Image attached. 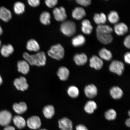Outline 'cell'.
<instances>
[{
    "label": "cell",
    "mask_w": 130,
    "mask_h": 130,
    "mask_svg": "<svg viewBox=\"0 0 130 130\" xmlns=\"http://www.w3.org/2000/svg\"><path fill=\"white\" fill-rule=\"evenodd\" d=\"M76 2L77 4L85 7L89 6L91 3L90 0H77Z\"/></svg>",
    "instance_id": "36"
},
{
    "label": "cell",
    "mask_w": 130,
    "mask_h": 130,
    "mask_svg": "<svg viewBox=\"0 0 130 130\" xmlns=\"http://www.w3.org/2000/svg\"><path fill=\"white\" fill-rule=\"evenodd\" d=\"M99 54L101 59L107 61H109L112 58L111 52L105 48H103L99 52Z\"/></svg>",
    "instance_id": "26"
},
{
    "label": "cell",
    "mask_w": 130,
    "mask_h": 130,
    "mask_svg": "<svg viewBox=\"0 0 130 130\" xmlns=\"http://www.w3.org/2000/svg\"><path fill=\"white\" fill-rule=\"evenodd\" d=\"M3 33V30L2 28L0 25V36L2 35Z\"/></svg>",
    "instance_id": "44"
},
{
    "label": "cell",
    "mask_w": 130,
    "mask_h": 130,
    "mask_svg": "<svg viewBox=\"0 0 130 130\" xmlns=\"http://www.w3.org/2000/svg\"><path fill=\"white\" fill-rule=\"evenodd\" d=\"M76 130H88L86 127L83 124H79L76 126Z\"/></svg>",
    "instance_id": "41"
},
{
    "label": "cell",
    "mask_w": 130,
    "mask_h": 130,
    "mask_svg": "<svg viewBox=\"0 0 130 130\" xmlns=\"http://www.w3.org/2000/svg\"><path fill=\"white\" fill-rule=\"evenodd\" d=\"M97 39L102 43L108 44L111 43L113 37L111 34L106 33H96Z\"/></svg>",
    "instance_id": "12"
},
{
    "label": "cell",
    "mask_w": 130,
    "mask_h": 130,
    "mask_svg": "<svg viewBox=\"0 0 130 130\" xmlns=\"http://www.w3.org/2000/svg\"><path fill=\"white\" fill-rule=\"evenodd\" d=\"M39 130H47L46 129H41Z\"/></svg>",
    "instance_id": "48"
},
{
    "label": "cell",
    "mask_w": 130,
    "mask_h": 130,
    "mask_svg": "<svg viewBox=\"0 0 130 130\" xmlns=\"http://www.w3.org/2000/svg\"><path fill=\"white\" fill-rule=\"evenodd\" d=\"M110 93L112 98L115 100L121 99L123 95V92L119 87L115 86L112 87L110 90Z\"/></svg>",
    "instance_id": "15"
},
{
    "label": "cell",
    "mask_w": 130,
    "mask_h": 130,
    "mask_svg": "<svg viewBox=\"0 0 130 130\" xmlns=\"http://www.w3.org/2000/svg\"><path fill=\"white\" fill-rule=\"evenodd\" d=\"M12 18L10 11L6 8L2 6L0 7V19L5 22H8Z\"/></svg>",
    "instance_id": "14"
},
{
    "label": "cell",
    "mask_w": 130,
    "mask_h": 130,
    "mask_svg": "<svg viewBox=\"0 0 130 130\" xmlns=\"http://www.w3.org/2000/svg\"><path fill=\"white\" fill-rule=\"evenodd\" d=\"M58 1L57 0H47L45 2L47 6L50 8H53L57 4Z\"/></svg>",
    "instance_id": "37"
},
{
    "label": "cell",
    "mask_w": 130,
    "mask_h": 130,
    "mask_svg": "<svg viewBox=\"0 0 130 130\" xmlns=\"http://www.w3.org/2000/svg\"><path fill=\"white\" fill-rule=\"evenodd\" d=\"M108 19L109 22L112 24H116L119 20V17L117 12L112 11L108 14Z\"/></svg>",
    "instance_id": "32"
},
{
    "label": "cell",
    "mask_w": 130,
    "mask_h": 130,
    "mask_svg": "<svg viewBox=\"0 0 130 130\" xmlns=\"http://www.w3.org/2000/svg\"><path fill=\"white\" fill-rule=\"evenodd\" d=\"M1 40H0V47H1Z\"/></svg>",
    "instance_id": "46"
},
{
    "label": "cell",
    "mask_w": 130,
    "mask_h": 130,
    "mask_svg": "<svg viewBox=\"0 0 130 130\" xmlns=\"http://www.w3.org/2000/svg\"><path fill=\"white\" fill-rule=\"evenodd\" d=\"M104 63L102 60L99 57L96 56H92L90 59V66L96 70L102 69Z\"/></svg>",
    "instance_id": "11"
},
{
    "label": "cell",
    "mask_w": 130,
    "mask_h": 130,
    "mask_svg": "<svg viewBox=\"0 0 130 130\" xmlns=\"http://www.w3.org/2000/svg\"><path fill=\"white\" fill-rule=\"evenodd\" d=\"M14 51L13 47L11 44L3 45L1 49V54L5 57H8L9 56L12 54Z\"/></svg>",
    "instance_id": "23"
},
{
    "label": "cell",
    "mask_w": 130,
    "mask_h": 130,
    "mask_svg": "<svg viewBox=\"0 0 130 130\" xmlns=\"http://www.w3.org/2000/svg\"><path fill=\"white\" fill-rule=\"evenodd\" d=\"M18 71L24 74H26L30 71V66L28 63L24 60L19 61L17 64Z\"/></svg>",
    "instance_id": "19"
},
{
    "label": "cell",
    "mask_w": 130,
    "mask_h": 130,
    "mask_svg": "<svg viewBox=\"0 0 130 130\" xmlns=\"http://www.w3.org/2000/svg\"><path fill=\"white\" fill-rule=\"evenodd\" d=\"M27 124L28 127L30 129H37L40 128L41 126V121L38 116H32L27 119Z\"/></svg>",
    "instance_id": "6"
},
{
    "label": "cell",
    "mask_w": 130,
    "mask_h": 130,
    "mask_svg": "<svg viewBox=\"0 0 130 130\" xmlns=\"http://www.w3.org/2000/svg\"><path fill=\"white\" fill-rule=\"evenodd\" d=\"M130 35H129L127 36L125 39L124 41V44L126 48H129L130 47Z\"/></svg>",
    "instance_id": "39"
},
{
    "label": "cell",
    "mask_w": 130,
    "mask_h": 130,
    "mask_svg": "<svg viewBox=\"0 0 130 130\" xmlns=\"http://www.w3.org/2000/svg\"><path fill=\"white\" fill-rule=\"evenodd\" d=\"M23 57L26 61L31 66H43L46 63V56L43 52H40L36 54L32 55L25 53H24Z\"/></svg>",
    "instance_id": "1"
},
{
    "label": "cell",
    "mask_w": 130,
    "mask_h": 130,
    "mask_svg": "<svg viewBox=\"0 0 130 130\" xmlns=\"http://www.w3.org/2000/svg\"><path fill=\"white\" fill-rule=\"evenodd\" d=\"M13 109L16 113L20 115L25 113L27 110L26 104L24 102L14 104L13 106Z\"/></svg>",
    "instance_id": "20"
},
{
    "label": "cell",
    "mask_w": 130,
    "mask_h": 130,
    "mask_svg": "<svg viewBox=\"0 0 130 130\" xmlns=\"http://www.w3.org/2000/svg\"><path fill=\"white\" fill-rule=\"evenodd\" d=\"M84 92L87 97L92 99L96 96L98 90L96 86L93 84H91L86 86Z\"/></svg>",
    "instance_id": "9"
},
{
    "label": "cell",
    "mask_w": 130,
    "mask_h": 130,
    "mask_svg": "<svg viewBox=\"0 0 130 130\" xmlns=\"http://www.w3.org/2000/svg\"><path fill=\"white\" fill-rule=\"evenodd\" d=\"M27 48L29 51L37 52L39 50L40 47L36 40L31 39L27 42Z\"/></svg>",
    "instance_id": "28"
},
{
    "label": "cell",
    "mask_w": 130,
    "mask_h": 130,
    "mask_svg": "<svg viewBox=\"0 0 130 130\" xmlns=\"http://www.w3.org/2000/svg\"><path fill=\"white\" fill-rule=\"evenodd\" d=\"M86 15V11L83 8L81 7H77L75 8L72 12L73 18L77 20H80Z\"/></svg>",
    "instance_id": "16"
},
{
    "label": "cell",
    "mask_w": 130,
    "mask_h": 130,
    "mask_svg": "<svg viewBox=\"0 0 130 130\" xmlns=\"http://www.w3.org/2000/svg\"><path fill=\"white\" fill-rule=\"evenodd\" d=\"M25 6L23 3L21 2H16L14 5V10L16 14H20L25 11Z\"/></svg>",
    "instance_id": "34"
},
{
    "label": "cell",
    "mask_w": 130,
    "mask_h": 130,
    "mask_svg": "<svg viewBox=\"0 0 130 130\" xmlns=\"http://www.w3.org/2000/svg\"><path fill=\"white\" fill-rule=\"evenodd\" d=\"M125 123L127 126L129 127L130 126V120L129 118L127 119L125 122Z\"/></svg>",
    "instance_id": "43"
},
{
    "label": "cell",
    "mask_w": 130,
    "mask_h": 130,
    "mask_svg": "<svg viewBox=\"0 0 130 130\" xmlns=\"http://www.w3.org/2000/svg\"><path fill=\"white\" fill-rule=\"evenodd\" d=\"M28 4L32 7H36L40 5V2L39 0H28Z\"/></svg>",
    "instance_id": "38"
},
{
    "label": "cell",
    "mask_w": 130,
    "mask_h": 130,
    "mask_svg": "<svg viewBox=\"0 0 130 130\" xmlns=\"http://www.w3.org/2000/svg\"><path fill=\"white\" fill-rule=\"evenodd\" d=\"M53 13L55 19L59 22H63L67 17L66 9L63 7L55 8L53 11Z\"/></svg>",
    "instance_id": "7"
},
{
    "label": "cell",
    "mask_w": 130,
    "mask_h": 130,
    "mask_svg": "<svg viewBox=\"0 0 130 130\" xmlns=\"http://www.w3.org/2000/svg\"><path fill=\"white\" fill-rule=\"evenodd\" d=\"M81 24V30L84 34L89 35L92 33L93 30V27L89 20L88 19H84L82 21Z\"/></svg>",
    "instance_id": "21"
},
{
    "label": "cell",
    "mask_w": 130,
    "mask_h": 130,
    "mask_svg": "<svg viewBox=\"0 0 130 130\" xmlns=\"http://www.w3.org/2000/svg\"><path fill=\"white\" fill-rule=\"evenodd\" d=\"M74 59L76 64L77 66H82L85 64L87 62L88 58L85 54H77L74 55Z\"/></svg>",
    "instance_id": "18"
},
{
    "label": "cell",
    "mask_w": 130,
    "mask_h": 130,
    "mask_svg": "<svg viewBox=\"0 0 130 130\" xmlns=\"http://www.w3.org/2000/svg\"><path fill=\"white\" fill-rule=\"evenodd\" d=\"M130 111L129 110V112H128V114H129V116H130Z\"/></svg>",
    "instance_id": "47"
},
{
    "label": "cell",
    "mask_w": 130,
    "mask_h": 130,
    "mask_svg": "<svg viewBox=\"0 0 130 130\" xmlns=\"http://www.w3.org/2000/svg\"><path fill=\"white\" fill-rule=\"evenodd\" d=\"M57 74L61 80L65 81L67 80L70 75V71L67 68L61 67L58 69Z\"/></svg>",
    "instance_id": "17"
},
{
    "label": "cell",
    "mask_w": 130,
    "mask_h": 130,
    "mask_svg": "<svg viewBox=\"0 0 130 130\" xmlns=\"http://www.w3.org/2000/svg\"><path fill=\"white\" fill-rule=\"evenodd\" d=\"M60 30L62 32L64 35L68 37L72 36L76 32V24L72 21H66L61 24Z\"/></svg>",
    "instance_id": "3"
},
{
    "label": "cell",
    "mask_w": 130,
    "mask_h": 130,
    "mask_svg": "<svg viewBox=\"0 0 130 130\" xmlns=\"http://www.w3.org/2000/svg\"><path fill=\"white\" fill-rule=\"evenodd\" d=\"M67 93L70 97L73 98H76L79 96V91L77 87L71 86L68 88Z\"/></svg>",
    "instance_id": "31"
},
{
    "label": "cell",
    "mask_w": 130,
    "mask_h": 130,
    "mask_svg": "<svg viewBox=\"0 0 130 130\" xmlns=\"http://www.w3.org/2000/svg\"><path fill=\"white\" fill-rule=\"evenodd\" d=\"M4 130H15V129L14 127L9 125L6 126Z\"/></svg>",
    "instance_id": "42"
},
{
    "label": "cell",
    "mask_w": 130,
    "mask_h": 130,
    "mask_svg": "<svg viewBox=\"0 0 130 130\" xmlns=\"http://www.w3.org/2000/svg\"><path fill=\"white\" fill-rule=\"evenodd\" d=\"M97 108L96 103L93 101L89 100L86 103L84 107V110L86 113L92 114L94 112Z\"/></svg>",
    "instance_id": "24"
},
{
    "label": "cell",
    "mask_w": 130,
    "mask_h": 130,
    "mask_svg": "<svg viewBox=\"0 0 130 130\" xmlns=\"http://www.w3.org/2000/svg\"><path fill=\"white\" fill-rule=\"evenodd\" d=\"M12 119V115L10 112L7 110L0 111V125L6 126L9 125Z\"/></svg>",
    "instance_id": "5"
},
{
    "label": "cell",
    "mask_w": 130,
    "mask_h": 130,
    "mask_svg": "<svg viewBox=\"0 0 130 130\" xmlns=\"http://www.w3.org/2000/svg\"><path fill=\"white\" fill-rule=\"evenodd\" d=\"M125 61L126 63L130 64V53L129 52L126 53L124 56Z\"/></svg>",
    "instance_id": "40"
},
{
    "label": "cell",
    "mask_w": 130,
    "mask_h": 130,
    "mask_svg": "<svg viewBox=\"0 0 130 130\" xmlns=\"http://www.w3.org/2000/svg\"><path fill=\"white\" fill-rule=\"evenodd\" d=\"M13 122L16 127L19 129H22L25 127L26 123L25 119L22 116L16 115L13 119Z\"/></svg>",
    "instance_id": "22"
},
{
    "label": "cell",
    "mask_w": 130,
    "mask_h": 130,
    "mask_svg": "<svg viewBox=\"0 0 130 130\" xmlns=\"http://www.w3.org/2000/svg\"><path fill=\"white\" fill-rule=\"evenodd\" d=\"M86 39L82 35H79L74 37L72 40V44L74 47H79L83 45L85 43Z\"/></svg>",
    "instance_id": "27"
},
{
    "label": "cell",
    "mask_w": 130,
    "mask_h": 130,
    "mask_svg": "<svg viewBox=\"0 0 130 130\" xmlns=\"http://www.w3.org/2000/svg\"><path fill=\"white\" fill-rule=\"evenodd\" d=\"M43 111L45 117L48 119L52 118L55 113L54 107L51 105L45 106L43 109Z\"/></svg>",
    "instance_id": "25"
},
{
    "label": "cell",
    "mask_w": 130,
    "mask_h": 130,
    "mask_svg": "<svg viewBox=\"0 0 130 130\" xmlns=\"http://www.w3.org/2000/svg\"><path fill=\"white\" fill-rule=\"evenodd\" d=\"M124 65L122 62L114 60L112 62L110 65L109 70L110 72L121 76L124 70Z\"/></svg>",
    "instance_id": "4"
},
{
    "label": "cell",
    "mask_w": 130,
    "mask_h": 130,
    "mask_svg": "<svg viewBox=\"0 0 130 130\" xmlns=\"http://www.w3.org/2000/svg\"><path fill=\"white\" fill-rule=\"evenodd\" d=\"M48 54L49 56L54 59L60 60L64 57V50L63 47L58 44L52 46L49 50Z\"/></svg>",
    "instance_id": "2"
},
{
    "label": "cell",
    "mask_w": 130,
    "mask_h": 130,
    "mask_svg": "<svg viewBox=\"0 0 130 130\" xmlns=\"http://www.w3.org/2000/svg\"><path fill=\"white\" fill-rule=\"evenodd\" d=\"M14 86L18 90L24 91L27 90L28 88L26 79L23 77H21L16 79L14 82Z\"/></svg>",
    "instance_id": "8"
},
{
    "label": "cell",
    "mask_w": 130,
    "mask_h": 130,
    "mask_svg": "<svg viewBox=\"0 0 130 130\" xmlns=\"http://www.w3.org/2000/svg\"><path fill=\"white\" fill-rule=\"evenodd\" d=\"M58 126L62 130H73L72 121L67 118H64L58 121Z\"/></svg>",
    "instance_id": "10"
},
{
    "label": "cell",
    "mask_w": 130,
    "mask_h": 130,
    "mask_svg": "<svg viewBox=\"0 0 130 130\" xmlns=\"http://www.w3.org/2000/svg\"><path fill=\"white\" fill-rule=\"evenodd\" d=\"M51 18L50 13L47 12H44L41 14L40 17V22L44 25H47L50 23Z\"/></svg>",
    "instance_id": "33"
},
{
    "label": "cell",
    "mask_w": 130,
    "mask_h": 130,
    "mask_svg": "<svg viewBox=\"0 0 130 130\" xmlns=\"http://www.w3.org/2000/svg\"><path fill=\"white\" fill-rule=\"evenodd\" d=\"M3 79L2 78L1 76L0 75V86L3 83Z\"/></svg>",
    "instance_id": "45"
},
{
    "label": "cell",
    "mask_w": 130,
    "mask_h": 130,
    "mask_svg": "<svg viewBox=\"0 0 130 130\" xmlns=\"http://www.w3.org/2000/svg\"><path fill=\"white\" fill-rule=\"evenodd\" d=\"M114 29L115 33L119 36L125 35L128 32V30L127 26L122 22L115 24Z\"/></svg>",
    "instance_id": "13"
},
{
    "label": "cell",
    "mask_w": 130,
    "mask_h": 130,
    "mask_svg": "<svg viewBox=\"0 0 130 130\" xmlns=\"http://www.w3.org/2000/svg\"><path fill=\"white\" fill-rule=\"evenodd\" d=\"M96 33H106L111 34L113 31L112 27L108 25L101 24L97 26L96 28Z\"/></svg>",
    "instance_id": "30"
},
{
    "label": "cell",
    "mask_w": 130,
    "mask_h": 130,
    "mask_svg": "<svg viewBox=\"0 0 130 130\" xmlns=\"http://www.w3.org/2000/svg\"><path fill=\"white\" fill-rule=\"evenodd\" d=\"M117 116L116 112L113 109H110L107 110L105 114V118L108 121H112L115 120Z\"/></svg>",
    "instance_id": "35"
},
{
    "label": "cell",
    "mask_w": 130,
    "mask_h": 130,
    "mask_svg": "<svg viewBox=\"0 0 130 130\" xmlns=\"http://www.w3.org/2000/svg\"><path fill=\"white\" fill-rule=\"evenodd\" d=\"M94 22L98 25L104 24L107 21L106 16L104 13L95 14L93 17Z\"/></svg>",
    "instance_id": "29"
}]
</instances>
